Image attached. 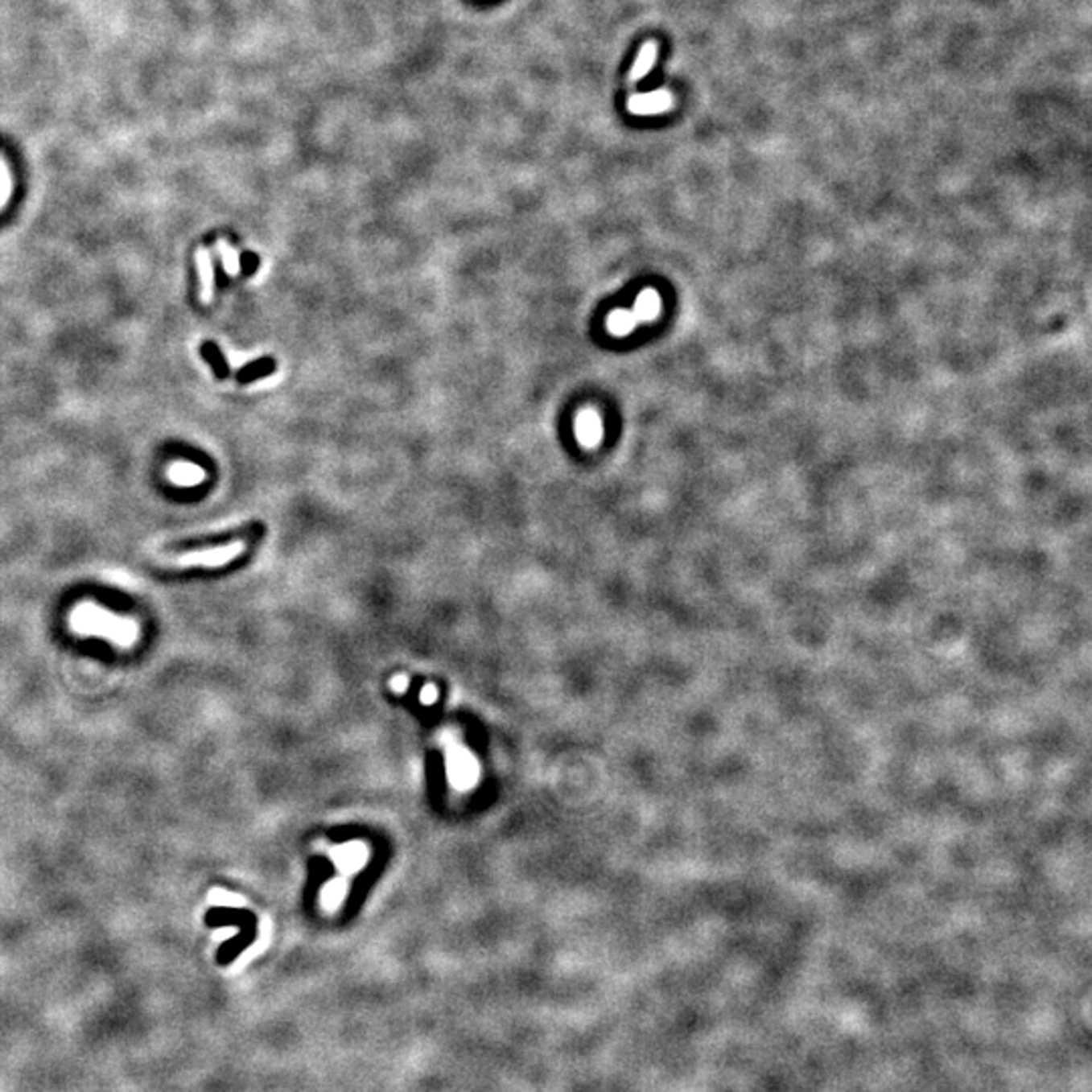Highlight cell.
I'll return each instance as SVG.
<instances>
[{
	"instance_id": "cell-3",
	"label": "cell",
	"mask_w": 1092,
	"mask_h": 1092,
	"mask_svg": "<svg viewBox=\"0 0 1092 1092\" xmlns=\"http://www.w3.org/2000/svg\"><path fill=\"white\" fill-rule=\"evenodd\" d=\"M196 267H199V279H200V299H203L204 303H208L212 299V286H215V278H212V263H211V255H208L207 249L196 251Z\"/></svg>"
},
{
	"instance_id": "cell-8",
	"label": "cell",
	"mask_w": 1092,
	"mask_h": 1092,
	"mask_svg": "<svg viewBox=\"0 0 1092 1092\" xmlns=\"http://www.w3.org/2000/svg\"><path fill=\"white\" fill-rule=\"evenodd\" d=\"M216 247H219L220 253H223V263H225V270H227V274H229V275L239 274V270H241V266H239V255H237V251H233L231 247L227 245V241H223V239H220V241L216 243Z\"/></svg>"
},
{
	"instance_id": "cell-1",
	"label": "cell",
	"mask_w": 1092,
	"mask_h": 1092,
	"mask_svg": "<svg viewBox=\"0 0 1092 1092\" xmlns=\"http://www.w3.org/2000/svg\"><path fill=\"white\" fill-rule=\"evenodd\" d=\"M243 546H245L243 542H235V544H229V546H223V549H211V550H207V553L184 554V557H180L179 561H176V565H180V567L225 565L227 561H231V558L237 557V554L243 550Z\"/></svg>"
},
{
	"instance_id": "cell-5",
	"label": "cell",
	"mask_w": 1092,
	"mask_h": 1092,
	"mask_svg": "<svg viewBox=\"0 0 1092 1092\" xmlns=\"http://www.w3.org/2000/svg\"><path fill=\"white\" fill-rule=\"evenodd\" d=\"M271 370H274V362L267 361V358H263V361H258V362H253V365L245 366V369L241 370V374H239V382H241V385H247L249 381H255V378H259V377H266V374H270Z\"/></svg>"
},
{
	"instance_id": "cell-9",
	"label": "cell",
	"mask_w": 1092,
	"mask_h": 1092,
	"mask_svg": "<svg viewBox=\"0 0 1092 1092\" xmlns=\"http://www.w3.org/2000/svg\"><path fill=\"white\" fill-rule=\"evenodd\" d=\"M653 57H656V49H653V45H648L644 49V53L640 55V59H637V65L636 69H633V80H640L641 75L649 69V61H652Z\"/></svg>"
},
{
	"instance_id": "cell-7",
	"label": "cell",
	"mask_w": 1092,
	"mask_h": 1092,
	"mask_svg": "<svg viewBox=\"0 0 1092 1092\" xmlns=\"http://www.w3.org/2000/svg\"><path fill=\"white\" fill-rule=\"evenodd\" d=\"M666 104H668V100H666L664 96H657V97L649 96V97H641V100H640V97H633V100L629 101V108H632L633 112H653V109L664 108Z\"/></svg>"
},
{
	"instance_id": "cell-4",
	"label": "cell",
	"mask_w": 1092,
	"mask_h": 1092,
	"mask_svg": "<svg viewBox=\"0 0 1092 1092\" xmlns=\"http://www.w3.org/2000/svg\"><path fill=\"white\" fill-rule=\"evenodd\" d=\"M637 314L636 318H641V320H648V318L657 316V311H660V298H657L656 291L648 290L640 295L637 299Z\"/></svg>"
},
{
	"instance_id": "cell-6",
	"label": "cell",
	"mask_w": 1092,
	"mask_h": 1092,
	"mask_svg": "<svg viewBox=\"0 0 1092 1092\" xmlns=\"http://www.w3.org/2000/svg\"><path fill=\"white\" fill-rule=\"evenodd\" d=\"M200 352H203V356L207 358L208 362H211L212 369H215V373L219 374L220 378L227 377V362H225L223 354H220V350L216 348V346L212 344V342H207V344H203V348H200Z\"/></svg>"
},
{
	"instance_id": "cell-2",
	"label": "cell",
	"mask_w": 1092,
	"mask_h": 1092,
	"mask_svg": "<svg viewBox=\"0 0 1092 1092\" xmlns=\"http://www.w3.org/2000/svg\"><path fill=\"white\" fill-rule=\"evenodd\" d=\"M168 478L172 480L179 486H195V484L203 482L204 480V472L203 468L195 464H187V461H176L168 468Z\"/></svg>"
}]
</instances>
